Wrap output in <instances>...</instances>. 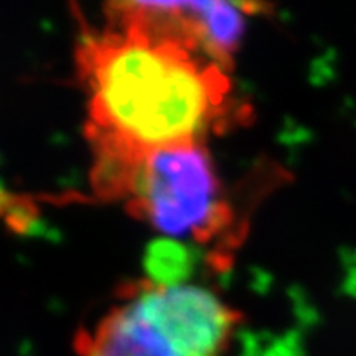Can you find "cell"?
<instances>
[{"instance_id": "cell-1", "label": "cell", "mask_w": 356, "mask_h": 356, "mask_svg": "<svg viewBox=\"0 0 356 356\" xmlns=\"http://www.w3.org/2000/svg\"><path fill=\"white\" fill-rule=\"evenodd\" d=\"M109 8L108 28L88 31L76 47L97 164L133 165L153 151L204 140L229 109L227 67Z\"/></svg>"}, {"instance_id": "cell-2", "label": "cell", "mask_w": 356, "mask_h": 356, "mask_svg": "<svg viewBox=\"0 0 356 356\" xmlns=\"http://www.w3.org/2000/svg\"><path fill=\"white\" fill-rule=\"evenodd\" d=\"M238 323L229 305L197 286L135 282L88 334L80 356H224Z\"/></svg>"}, {"instance_id": "cell-3", "label": "cell", "mask_w": 356, "mask_h": 356, "mask_svg": "<svg viewBox=\"0 0 356 356\" xmlns=\"http://www.w3.org/2000/svg\"><path fill=\"white\" fill-rule=\"evenodd\" d=\"M120 198L133 216L171 236L209 240L229 222V207L202 142L145 155L129 169Z\"/></svg>"}, {"instance_id": "cell-4", "label": "cell", "mask_w": 356, "mask_h": 356, "mask_svg": "<svg viewBox=\"0 0 356 356\" xmlns=\"http://www.w3.org/2000/svg\"><path fill=\"white\" fill-rule=\"evenodd\" d=\"M191 251L175 240H155L145 251L147 280L160 286H182L191 273Z\"/></svg>"}]
</instances>
